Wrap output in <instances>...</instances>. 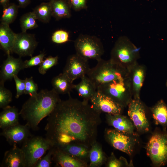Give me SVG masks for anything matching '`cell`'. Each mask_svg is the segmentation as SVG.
<instances>
[{
    "mask_svg": "<svg viewBox=\"0 0 167 167\" xmlns=\"http://www.w3.org/2000/svg\"><path fill=\"white\" fill-rule=\"evenodd\" d=\"M61 100L48 116L46 138L53 147L79 144L90 148L96 141L101 113L83 101Z\"/></svg>",
    "mask_w": 167,
    "mask_h": 167,
    "instance_id": "1",
    "label": "cell"
},
{
    "mask_svg": "<svg viewBox=\"0 0 167 167\" xmlns=\"http://www.w3.org/2000/svg\"><path fill=\"white\" fill-rule=\"evenodd\" d=\"M59 94L53 89H42L30 98L23 104L19 114L26 125L33 130L38 129V125L44 118L48 116L61 100Z\"/></svg>",
    "mask_w": 167,
    "mask_h": 167,
    "instance_id": "2",
    "label": "cell"
},
{
    "mask_svg": "<svg viewBox=\"0 0 167 167\" xmlns=\"http://www.w3.org/2000/svg\"><path fill=\"white\" fill-rule=\"evenodd\" d=\"M97 61L96 65L90 68L87 75L96 89L101 85L113 80L124 79L122 68L110 60L105 61L101 58Z\"/></svg>",
    "mask_w": 167,
    "mask_h": 167,
    "instance_id": "3",
    "label": "cell"
},
{
    "mask_svg": "<svg viewBox=\"0 0 167 167\" xmlns=\"http://www.w3.org/2000/svg\"><path fill=\"white\" fill-rule=\"evenodd\" d=\"M76 54L83 58L99 60L104 53L103 45L100 39L96 36L81 34L74 42Z\"/></svg>",
    "mask_w": 167,
    "mask_h": 167,
    "instance_id": "4",
    "label": "cell"
},
{
    "mask_svg": "<svg viewBox=\"0 0 167 167\" xmlns=\"http://www.w3.org/2000/svg\"><path fill=\"white\" fill-rule=\"evenodd\" d=\"M53 147L46 138L32 135L23 143L21 149L25 155L26 167H34L46 152Z\"/></svg>",
    "mask_w": 167,
    "mask_h": 167,
    "instance_id": "5",
    "label": "cell"
},
{
    "mask_svg": "<svg viewBox=\"0 0 167 167\" xmlns=\"http://www.w3.org/2000/svg\"><path fill=\"white\" fill-rule=\"evenodd\" d=\"M147 154L152 163L158 166L167 163V133L160 131L154 133L146 147Z\"/></svg>",
    "mask_w": 167,
    "mask_h": 167,
    "instance_id": "6",
    "label": "cell"
},
{
    "mask_svg": "<svg viewBox=\"0 0 167 167\" xmlns=\"http://www.w3.org/2000/svg\"><path fill=\"white\" fill-rule=\"evenodd\" d=\"M137 52L136 48L129 39L125 36H121L116 41L111 51L110 60L122 68V66L135 59Z\"/></svg>",
    "mask_w": 167,
    "mask_h": 167,
    "instance_id": "7",
    "label": "cell"
},
{
    "mask_svg": "<svg viewBox=\"0 0 167 167\" xmlns=\"http://www.w3.org/2000/svg\"><path fill=\"white\" fill-rule=\"evenodd\" d=\"M135 135L115 129L106 130L105 133L106 140L112 146L129 156L132 153L136 141Z\"/></svg>",
    "mask_w": 167,
    "mask_h": 167,
    "instance_id": "8",
    "label": "cell"
},
{
    "mask_svg": "<svg viewBox=\"0 0 167 167\" xmlns=\"http://www.w3.org/2000/svg\"><path fill=\"white\" fill-rule=\"evenodd\" d=\"M90 68L88 60L75 54L68 57L62 73L73 82L87 75Z\"/></svg>",
    "mask_w": 167,
    "mask_h": 167,
    "instance_id": "9",
    "label": "cell"
},
{
    "mask_svg": "<svg viewBox=\"0 0 167 167\" xmlns=\"http://www.w3.org/2000/svg\"><path fill=\"white\" fill-rule=\"evenodd\" d=\"M38 44L34 35L22 32L16 33L12 51L19 57H32Z\"/></svg>",
    "mask_w": 167,
    "mask_h": 167,
    "instance_id": "10",
    "label": "cell"
},
{
    "mask_svg": "<svg viewBox=\"0 0 167 167\" xmlns=\"http://www.w3.org/2000/svg\"><path fill=\"white\" fill-rule=\"evenodd\" d=\"M92 105L97 111L107 114H121L123 107L98 90L90 100Z\"/></svg>",
    "mask_w": 167,
    "mask_h": 167,
    "instance_id": "11",
    "label": "cell"
},
{
    "mask_svg": "<svg viewBox=\"0 0 167 167\" xmlns=\"http://www.w3.org/2000/svg\"><path fill=\"white\" fill-rule=\"evenodd\" d=\"M128 113L138 131L144 133L149 131V124L144 108L138 100H133L130 103Z\"/></svg>",
    "mask_w": 167,
    "mask_h": 167,
    "instance_id": "12",
    "label": "cell"
},
{
    "mask_svg": "<svg viewBox=\"0 0 167 167\" xmlns=\"http://www.w3.org/2000/svg\"><path fill=\"white\" fill-rule=\"evenodd\" d=\"M122 107L126 104V89L124 79H117L101 85L97 89Z\"/></svg>",
    "mask_w": 167,
    "mask_h": 167,
    "instance_id": "13",
    "label": "cell"
},
{
    "mask_svg": "<svg viewBox=\"0 0 167 167\" xmlns=\"http://www.w3.org/2000/svg\"><path fill=\"white\" fill-rule=\"evenodd\" d=\"M29 129L26 125H23L19 123L2 130L0 135L4 137L11 145H17L23 143L32 136Z\"/></svg>",
    "mask_w": 167,
    "mask_h": 167,
    "instance_id": "14",
    "label": "cell"
},
{
    "mask_svg": "<svg viewBox=\"0 0 167 167\" xmlns=\"http://www.w3.org/2000/svg\"><path fill=\"white\" fill-rule=\"evenodd\" d=\"M24 62L21 57L16 58L8 54L6 59L2 64L0 73V81L5 82L11 80L19 72L24 69Z\"/></svg>",
    "mask_w": 167,
    "mask_h": 167,
    "instance_id": "15",
    "label": "cell"
},
{
    "mask_svg": "<svg viewBox=\"0 0 167 167\" xmlns=\"http://www.w3.org/2000/svg\"><path fill=\"white\" fill-rule=\"evenodd\" d=\"M52 159L57 167H86L88 166L87 163L54 147Z\"/></svg>",
    "mask_w": 167,
    "mask_h": 167,
    "instance_id": "16",
    "label": "cell"
},
{
    "mask_svg": "<svg viewBox=\"0 0 167 167\" xmlns=\"http://www.w3.org/2000/svg\"><path fill=\"white\" fill-rule=\"evenodd\" d=\"M1 167H26L24 153L21 148L15 145L4 154Z\"/></svg>",
    "mask_w": 167,
    "mask_h": 167,
    "instance_id": "17",
    "label": "cell"
},
{
    "mask_svg": "<svg viewBox=\"0 0 167 167\" xmlns=\"http://www.w3.org/2000/svg\"><path fill=\"white\" fill-rule=\"evenodd\" d=\"M106 121L108 124L115 129L122 132L135 135L134 125L126 117L121 114H111L106 113Z\"/></svg>",
    "mask_w": 167,
    "mask_h": 167,
    "instance_id": "18",
    "label": "cell"
},
{
    "mask_svg": "<svg viewBox=\"0 0 167 167\" xmlns=\"http://www.w3.org/2000/svg\"><path fill=\"white\" fill-rule=\"evenodd\" d=\"M81 81L77 84H74V89L77 92L79 96L83 101L88 103L97 91L94 84L86 75L81 79Z\"/></svg>",
    "mask_w": 167,
    "mask_h": 167,
    "instance_id": "19",
    "label": "cell"
},
{
    "mask_svg": "<svg viewBox=\"0 0 167 167\" xmlns=\"http://www.w3.org/2000/svg\"><path fill=\"white\" fill-rule=\"evenodd\" d=\"M19 114L18 109L9 105L3 108L0 113V127L4 129L19 123Z\"/></svg>",
    "mask_w": 167,
    "mask_h": 167,
    "instance_id": "20",
    "label": "cell"
},
{
    "mask_svg": "<svg viewBox=\"0 0 167 167\" xmlns=\"http://www.w3.org/2000/svg\"><path fill=\"white\" fill-rule=\"evenodd\" d=\"M16 34L10 28L9 25L0 23V46L7 55L12 53Z\"/></svg>",
    "mask_w": 167,
    "mask_h": 167,
    "instance_id": "21",
    "label": "cell"
},
{
    "mask_svg": "<svg viewBox=\"0 0 167 167\" xmlns=\"http://www.w3.org/2000/svg\"><path fill=\"white\" fill-rule=\"evenodd\" d=\"M57 148L81 161L87 163L89 162V152L90 148L82 144L73 143Z\"/></svg>",
    "mask_w": 167,
    "mask_h": 167,
    "instance_id": "22",
    "label": "cell"
},
{
    "mask_svg": "<svg viewBox=\"0 0 167 167\" xmlns=\"http://www.w3.org/2000/svg\"><path fill=\"white\" fill-rule=\"evenodd\" d=\"M53 88L59 94H69L74 84L63 73L54 77L51 81Z\"/></svg>",
    "mask_w": 167,
    "mask_h": 167,
    "instance_id": "23",
    "label": "cell"
},
{
    "mask_svg": "<svg viewBox=\"0 0 167 167\" xmlns=\"http://www.w3.org/2000/svg\"><path fill=\"white\" fill-rule=\"evenodd\" d=\"M52 16L57 20L69 18L71 16V6L66 0H51Z\"/></svg>",
    "mask_w": 167,
    "mask_h": 167,
    "instance_id": "24",
    "label": "cell"
},
{
    "mask_svg": "<svg viewBox=\"0 0 167 167\" xmlns=\"http://www.w3.org/2000/svg\"><path fill=\"white\" fill-rule=\"evenodd\" d=\"M106 158L101 145L96 141L91 145L89 152V167L101 166L106 161Z\"/></svg>",
    "mask_w": 167,
    "mask_h": 167,
    "instance_id": "25",
    "label": "cell"
},
{
    "mask_svg": "<svg viewBox=\"0 0 167 167\" xmlns=\"http://www.w3.org/2000/svg\"><path fill=\"white\" fill-rule=\"evenodd\" d=\"M152 116L155 123L163 126H167V106L161 101L152 109Z\"/></svg>",
    "mask_w": 167,
    "mask_h": 167,
    "instance_id": "26",
    "label": "cell"
},
{
    "mask_svg": "<svg viewBox=\"0 0 167 167\" xmlns=\"http://www.w3.org/2000/svg\"><path fill=\"white\" fill-rule=\"evenodd\" d=\"M33 11L37 19L44 23L49 22L52 16V7L50 1L41 3L36 6Z\"/></svg>",
    "mask_w": 167,
    "mask_h": 167,
    "instance_id": "27",
    "label": "cell"
},
{
    "mask_svg": "<svg viewBox=\"0 0 167 167\" xmlns=\"http://www.w3.org/2000/svg\"><path fill=\"white\" fill-rule=\"evenodd\" d=\"M19 7L14 3H9L3 7L1 23L9 25L13 23L17 16Z\"/></svg>",
    "mask_w": 167,
    "mask_h": 167,
    "instance_id": "28",
    "label": "cell"
},
{
    "mask_svg": "<svg viewBox=\"0 0 167 167\" xmlns=\"http://www.w3.org/2000/svg\"><path fill=\"white\" fill-rule=\"evenodd\" d=\"M36 15L33 11L23 15L20 19V26L22 32H26L27 30L38 27Z\"/></svg>",
    "mask_w": 167,
    "mask_h": 167,
    "instance_id": "29",
    "label": "cell"
},
{
    "mask_svg": "<svg viewBox=\"0 0 167 167\" xmlns=\"http://www.w3.org/2000/svg\"><path fill=\"white\" fill-rule=\"evenodd\" d=\"M4 82L0 81V107L3 109L9 105L11 101L12 94L11 91L6 88Z\"/></svg>",
    "mask_w": 167,
    "mask_h": 167,
    "instance_id": "30",
    "label": "cell"
},
{
    "mask_svg": "<svg viewBox=\"0 0 167 167\" xmlns=\"http://www.w3.org/2000/svg\"><path fill=\"white\" fill-rule=\"evenodd\" d=\"M58 56H49L47 57L39 65V73L42 75L45 74L49 70L58 64Z\"/></svg>",
    "mask_w": 167,
    "mask_h": 167,
    "instance_id": "31",
    "label": "cell"
},
{
    "mask_svg": "<svg viewBox=\"0 0 167 167\" xmlns=\"http://www.w3.org/2000/svg\"><path fill=\"white\" fill-rule=\"evenodd\" d=\"M144 77V73L143 70L141 68L136 69L133 75V82L134 87L138 98L139 92L143 85Z\"/></svg>",
    "mask_w": 167,
    "mask_h": 167,
    "instance_id": "32",
    "label": "cell"
},
{
    "mask_svg": "<svg viewBox=\"0 0 167 167\" xmlns=\"http://www.w3.org/2000/svg\"><path fill=\"white\" fill-rule=\"evenodd\" d=\"M52 41L57 44H62L69 41V33L66 31L59 30L55 31L51 37Z\"/></svg>",
    "mask_w": 167,
    "mask_h": 167,
    "instance_id": "33",
    "label": "cell"
},
{
    "mask_svg": "<svg viewBox=\"0 0 167 167\" xmlns=\"http://www.w3.org/2000/svg\"><path fill=\"white\" fill-rule=\"evenodd\" d=\"M25 88L24 94L29 95L30 96H34L37 94V84L34 81L32 77L26 78L24 79Z\"/></svg>",
    "mask_w": 167,
    "mask_h": 167,
    "instance_id": "34",
    "label": "cell"
},
{
    "mask_svg": "<svg viewBox=\"0 0 167 167\" xmlns=\"http://www.w3.org/2000/svg\"><path fill=\"white\" fill-rule=\"evenodd\" d=\"M54 150V147L48 151V153L42 157L36 163L34 167H50L52 164V156Z\"/></svg>",
    "mask_w": 167,
    "mask_h": 167,
    "instance_id": "35",
    "label": "cell"
},
{
    "mask_svg": "<svg viewBox=\"0 0 167 167\" xmlns=\"http://www.w3.org/2000/svg\"><path fill=\"white\" fill-rule=\"evenodd\" d=\"M45 55V54L41 53L36 56L32 57L29 60H26L24 62V69L39 65L44 60Z\"/></svg>",
    "mask_w": 167,
    "mask_h": 167,
    "instance_id": "36",
    "label": "cell"
},
{
    "mask_svg": "<svg viewBox=\"0 0 167 167\" xmlns=\"http://www.w3.org/2000/svg\"><path fill=\"white\" fill-rule=\"evenodd\" d=\"M13 79L15 82L16 93L15 96L16 98H18L23 94H24L25 85L24 80L19 79L17 75L14 76Z\"/></svg>",
    "mask_w": 167,
    "mask_h": 167,
    "instance_id": "37",
    "label": "cell"
},
{
    "mask_svg": "<svg viewBox=\"0 0 167 167\" xmlns=\"http://www.w3.org/2000/svg\"><path fill=\"white\" fill-rule=\"evenodd\" d=\"M68 2L71 7L76 11L87 7V0H69Z\"/></svg>",
    "mask_w": 167,
    "mask_h": 167,
    "instance_id": "38",
    "label": "cell"
},
{
    "mask_svg": "<svg viewBox=\"0 0 167 167\" xmlns=\"http://www.w3.org/2000/svg\"><path fill=\"white\" fill-rule=\"evenodd\" d=\"M123 164L122 160L117 159L113 153H112L108 161L107 166L109 167H120Z\"/></svg>",
    "mask_w": 167,
    "mask_h": 167,
    "instance_id": "39",
    "label": "cell"
},
{
    "mask_svg": "<svg viewBox=\"0 0 167 167\" xmlns=\"http://www.w3.org/2000/svg\"><path fill=\"white\" fill-rule=\"evenodd\" d=\"M19 3V7L25 8L30 3L31 0H17Z\"/></svg>",
    "mask_w": 167,
    "mask_h": 167,
    "instance_id": "40",
    "label": "cell"
},
{
    "mask_svg": "<svg viewBox=\"0 0 167 167\" xmlns=\"http://www.w3.org/2000/svg\"><path fill=\"white\" fill-rule=\"evenodd\" d=\"M10 0H0L1 5L3 7L9 3Z\"/></svg>",
    "mask_w": 167,
    "mask_h": 167,
    "instance_id": "41",
    "label": "cell"
},
{
    "mask_svg": "<svg viewBox=\"0 0 167 167\" xmlns=\"http://www.w3.org/2000/svg\"><path fill=\"white\" fill-rule=\"evenodd\" d=\"M48 0L50 1V0Z\"/></svg>",
    "mask_w": 167,
    "mask_h": 167,
    "instance_id": "42",
    "label": "cell"
},
{
    "mask_svg": "<svg viewBox=\"0 0 167 167\" xmlns=\"http://www.w3.org/2000/svg\"></svg>",
    "mask_w": 167,
    "mask_h": 167,
    "instance_id": "43",
    "label": "cell"
}]
</instances>
